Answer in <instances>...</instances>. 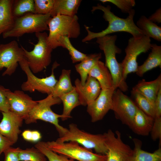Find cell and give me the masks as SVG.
I'll list each match as a JSON object with an SVG mask.
<instances>
[{
  "mask_svg": "<svg viewBox=\"0 0 161 161\" xmlns=\"http://www.w3.org/2000/svg\"><path fill=\"white\" fill-rule=\"evenodd\" d=\"M99 10L103 13V17L108 22V25L105 30L99 32H94L89 30V27L84 25L87 34L82 40L83 42H86L95 38L109 35L115 32H124L131 34L133 37H138L144 35L143 32L135 24L134 17L135 10L132 9L129 13L128 16L125 18H122L115 15L111 11L109 5L106 7L98 4L96 6L92 7V12Z\"/></svg>",
  "mask_w": 161,
  "mask_h": 161,
  "instance_id": "obj_1",
  "label": "cell"
},
{
  "mask_svg": "<svg viewBox=\"0 0 161 161\" xmlns=\"http://www.w3.org/2000/svg\"><path fill=\"white\" fill-rule=\"evenodd\" d=\"M116 35H106L96 38V42L100 49L104 52L106 66L112 76L113 87L115 89H118L123 92L128 90L126 83L123 77V68L121 63H119L116 57V54H120L122 51L115 45Z\"/></svg>",
  "mask_w": 161,
  "mask_h": 161,
  "instance_id": "obj_2",
  "label": "cell"
},
{
  "mask_svg": "<svg viewBox=\"0 0 161 161\" xmlns=\"http://www.w3.org/2000/svg\"><path fill=\"white\" fill-rule=\"evenodd\" d=\"M78 20L76 15L69 16L58 14L50 18L48 23L49 33L47 42L53 49L61 47L60 40L63 37L69 38L79 37L80 29Z\"/></svg>",
  "mask_w": 161,
  "mask_h": 161,
  "instance_id": "obj_3",
  "label": "cell"
},
{
  "mask_svg": "<svg viewBox=\"0 0 161 161\" xmlns=\"http://www.w3.org/2000/svg\"><path fill=\"white\" fill-rule=\"evenodd\" d=\"M106 136L103 134H94L80 129L75 124L70 123L69 129L55 141L59 143L74 141L86 148L93 149L96 153L106 155L107 148Z\"/></svg>",
  "mask_w": 161,
  "mask_h": 161,
  "instance_id": "obj_4",
  "label": "cell"
},
{
  "mask_svg": "<svg viewBox=\"0 0 161 161\" xmlns=\"http://www.w3.org/2000/svg\"><path fill=\"white\" fill-rule=\"evenodd\" d=\"M51 17L50 14L42 15L28 13L16 18L12 27L2 34L3 38H18L26 33L49 31L48 23Z\"/></svg>",
  "mask_w": 161,
  "mask_h": 161,
  "instance_id": "obj_5",
  "label": "cell"
},
{
  "mask_svg": "<svg viewBox=\"0 0 161 161\" xmlns=\"http://www.w3.org/2000/svg\"><path fill=\"white\" fill-rule=\"evenodd\" d=\"M38 42L33 44L34 47L28 51L21 46L24 52V57L33 73L36 74L46 69L51 62V53L53 49L47 42L48 35L45 32L35 33Z\"/></svg>",
  "mask_w": 161,
  "mask_h": 161,
  "instance_id": "obj_6",
  "label": "cell"
},
{
  "mask_svg": "<svg viewBox=\"0 0 161 161\" xmlns=\"http://www.w3.org/2000/svg\"><path fill=\"white\" fill-rule=\"evenodd\" d=\"M61 103L58 97H54L52 94L48 95L45 98L38 100L36 104L30 111L24 120L27 124L36 123L38 120H41L53 124L58 131L59 137L62 135L67 130L59 123L58 119L62 117L61 114L54 112L51 107Z\"/></svg>",
  "mask_w": 161,
  "mask_h": 161,
  "instance_id": "obj_7",
  "label": "cell"
},
{
  "mask_svg": "<svg viewBox=\"0 0 161 161\" xmlns=\"http://www.w3.org/2000/svg\"><path fill=\"white\" fill-rule=\"evenodd\" d=\"M18 64L26 74L27 80L21 85L23 91L32 92L36 90L48 95L52 94L54 87L57 81L54 74V70L59 64L56 61L52 65L51 75L44 78H40L34 75L30 69L26 59L24 57L18 62Z\"/></svg>",
  "mask_w": 161,
  "mask_h": 161,
  "instance_id": "obj_8",
  "label": "cell"
},
{
  "mask_svg": "<svg viewBox=\"0 0 161 161\" xmlns=\"http://www.w3.org/2000/svg\"><path fill=\"white\" fill-rule=\"evenodd\" d=\"M53 151L78 161H106V155L93 153L91 149L80 145L74 141L59 143L55 141L46 142Z\"/></svg>",
  "mask_w": 161,
  "mask_h": 161,
  "instance_id": "obj_9",
  "label": "cell"
},
{
  "mask_svg": "<svg viewBox=\"0 0 161 161\" xmlns=\"http://www.w3.org/2000/svg\"><path fill=\"white\" fill-rule=\"evenodd\" d=\"M151 44L150 38L144 35L138 37H132L129 39L125 49L126 56L121 63L123 77L125 81L129 74L137 72L138 66L137 62L138 56L151 49Z\"/></svg>",
  "mask_w": 161,
  "mask_h": 161,
  "instance_id": "obj_10",
  "label": "cell"
},
{
  "mask_svg": "<svg viewBox=\"0 0 161 161\" xmlns=\"http://www.w3.org/2000/svg\"><path fill=\"white\" fill-rule=\"evenodd\" d=\"M111 110L116 118L130 127L138 107L135 103L118 89L114 91Z\"/></svg>",
  "mask_w": 161,
  "mask_h": 161,
  "instance_id": "obj_11",
  "label": "cell"
},
{
  "mask_svg": "<svg viewBox=\"0 0 161 161\" xmlns=\"http://www.w3.org/2000/svg\"><path fill=\"white\" fill-rule=\"evenodd\" d=\"M24 57L23 49L16 41L0 44V71L6 68L2 75L10 76L14 73L18 62Z\"/></svg>",
  "mask_w": 161,
  "mask_h": 161,
  "instance_id": "obj_12",
  "label": "cell"
},
{
  "mask_svg": "<svg viewBox=\"0 0 161 161\" xmlns=\"http://www.w3.org/2000/svg\"><path fill=\"white\" fill-rule=\"evenodd\" d=\"M4 93L9 103L10 111L24 120L38 101L33 100L23 91L17 90L13 92L6 89Z\"/></svg>",
  "mask_w": 161,
  "mask_h": 161,
  "instance_id": "obj_13",
  "label": "cell"
},
{
  "mask_svg": "<svg viewBox=\"0 0 161 161\" xmlns=\"http://www.w3.org/2000/svg\"><path fill=\"white\" fill-rule=\"evenodd\" d=\"M115 90L114 87L101 89L96 99L87 106V112L92 122L102 120L109 111L111 110L112 97Z\"/></svg>",
  "mask_w": 161,
  "mask_h": 161,
  "instance_id": "obj_14",
  "label": "cell"
},
{
  "mask_svg": "<svg viewBox=\"0 0 161 161\" xmlns=\"http://www.w3.org/2000/svg\"><path fill=\"white\" fill-rule=\"evenodd\" d=\"M1 113L3 117L0 122V133L14 144L21 132L20 128L24 120L10 111Z\"/></svg>",
  "mask_w": 161,
  "mask_h": 161,
  "instance_id": "obj_15",
  "label": "cell"
},
{
  "mask_svg": "<svg viewBox=\"0 0 161 161\" xmlns=\"http://www.w3.org/2000/svg\"><path fill=\"white\" fill-rule=\"evenodd\" d=\"M75 88L77 92L81 105L87 106L98 97L101 91L100 84L95 78L88 76L85 84L77 78L75 81Z\"/></svg>",
  "mask_w": 161,
  "mask_h": 161,
  "instance_id": "obj_16",
  "label": "cell"
},
{
  "mask_svg": "<svg viewBox=\"0 0 161 161\" xmlns=\"http://www.w3.org/2000/svg\"><path fill=\"white\" fill-rule=\"evenodd\" d=\"M133 141L134 148L123 161H161V147L153 152H149L142 149V143L140 140L134 138Z\"/></svg>",
  "mask_w": 161,
  "mask_h": 161,
  "instance_id": "obj_17",
  "label": "cell"
},
{
  "mask_svg": "<svg viewBox=\"0 0 161 161\" xmlns=\"http://www.w3.org/2000/svg\"><path fill=\"white\" fill-rule=\"evenodd\" d=\"M154 119L138 108L130 128L138 135L148 136L150 133Z\"/></svg>",
  "mask_w": 161,
  "mask_h": 161,
  "instance_id": "obj_18",
  "label": "cell"
},
{
  "mask_svg": "<svg viewBox=\"0 0 161 161\" xmlns=\"http://www.w3.org/2000/svg\"><path fill=\"white\" fill-rule=\"evenodd\" d=\"M161 88V74L155 80L146 81L144 80L140 81L133 88L132 91L139 93L146 98L153 104L158 91Z\"/></svg>",
  "mask_w": 161,
  "mask_h": 161,
  "instance_id": "obj_19",
  "label": "cell"
},
{
  "mask_svg": "<svg viewBox=\"0 0 161 161\" xmlns=\"http://www.w3.org/2000/svg\"><path fill=\"white\" fill-rule=\"evenodd\" d=\"M88 76L94 78L97 80L101 89L113 87L111 74L104 63L100 60L90 71Z\"/></svg>",
  "mask_w": 161,
  "mask_h": 161,
  "instance_id": "obj_20",
  "label": "cell"
},
{
  "mask_svg": "<svg viewBox=\"0 0 161 161\" xmlns=\"http://www.w3.org/2000/svg\"><path fill=\"white\" fill-rule=\"evenodd\" d=\"M14 0H0V35L10 30L14 23L12 7Z\"/></svg>",
  "mask_w": 161,
  "mask_h": 161,
  "instance_id": "obj_21",
  "label": "cell"
},
{
  "mask_svg": "<svg viewBox=\"0 0 161 161\" xmlns=\"http://www.w3.org/2000/svg\"><path fill=\"white\" fill-rule=\"evenodd\" d=\"M151 51L143 63L138 66L137 75L142 77L146 72L154 68L161 66V46L151 44Z\"/></svg>",
  "mask_w": 161,
  "mask_h": 161,
  "instance_id": "obj_22",
  "label": "cell"
},
{
  "mask_svg": "<svg viewBox=\"0 0 161 161\" xmlns=\"http://www.w3.org/2000/svg\"><path fill=\"white\" fill-rule=\"evenodd\" d=\"M81 0H55L51 17L58 14L72 16L76 15Z\"/></svg>",
  "mask_w": 161,
  "mask_h": 161,
  "instance_id": "obj_23",
  "label": "cell"
},
{
  "mask_svg": "<svg viewBox=\"0 0 161 161\" xmlns=\"http://www.w3.org/2000/svg\"><path fill=\"white\" fill-rule=\"evenodd\" d=\"M101 57V53L88 55L80 63L75 65V69L80 75V80L82 85L85 83L90 71L100 61Z\"/></svg>",
  "mask_w": 161,
  "mask_h": 161,
  "instance_id": "obj_24",
  "label": "cell"
},
{
  "mask_svg": "<svg viewBox=\"0 0 161 161\" xmlns=\"http://www.w3.org/2000/svg\"><path fill=\"white\" fill-rule=\"evenodd\" d=\"M59 97L63 104V111L61 114L62 117L61 119L64 121L71 118V114L72 110L81 104L78 94L75 87L71 91L63 94Z\"/></svg>",
  "mask_w": 161,
  "mask_h": 161,
  "instance_id": "obj_25",
  "label": "cell"
},
{
  "mask_svg": "<svg viewBox=\"0 0 161 161\" xmlns=\"http://www.w3.org/2000/svg\"><path fill=\"white\" fill-rule=\"evenodd\" d=\"M144 35L159 42L161 41V27L150 21L145 16L142 15L136 24Z\"/></svg>",
  "mask_w": 161,
  "mask_h": 161,
  "instance_id": "obj_26",
  "label": "cell"
},
{
  "mask_svg": "<svg viewBox=\"0 0 161 161\" xmlns=\"http://www.w3.org/2000/svg\"><path fill=\"white\" fill-rule=\"evenodd\" d=\"M71 70L63 69L56 83L52 95L54 97H58L61 95L68 93L74 88L71 81Z\"/></svg>",
  "mask_w": 161,
  "mask_h": 161,
  "instance_id": "obj_27",
  "label": "cell"
},
{
  "mask_svg": "<svg viewBox=\"0 0 161 161\" xmlns=\"http://www.w3.org/2000/svg\"><path fill=\"white\" fill-rule=\"evenodd\" d=\"M12 12L15 18L28 13H35L34 0H14Z\"/></svg>",
  "mask_w": 161,
  "mask_h": 161,
  "instance_id": "obj_28",
  "label": "cell"
},
{
  "mask_svg": "<svg viewBox=\"0 0 161 161\" xmlns=\"http://www.w3.org/2000/svg\"><path fill=\"white\" fill-rule=\"evenodd\" d=\"M19 157L20 161H48L44 154L35 147L20 148Z\"/></svg>",
  "mask_w": 161,
  "mask_h": 161,
  "instance_id": "obj_29",
  "label": "cell"
},
{
  "mask_svg": "<svg viewBox=\"0 0 161 161\" xmlns=\"http://www.w3.org/2000/svg\"><path fill=\"white\" fill-rule=\"evenodd\" d=\"M135 103L139 109L146 114L155 118L154 106L146 98L141 94L132 91Z\"/></svg>",
  "mask_w": 161,
  "mask_h": 161,
  "instance_id": "obj_30",
  "label": "cell"
},
{
  "mask_svg": "<svg viewBox=\"0 0 161 161\" xmlns=\"http://www.w3.org/2000/svg\"><path fill=\"white\" fill-rule=\"evenodd\" d=\"M35 147L44 154L48 161H75L65 155L53 151L48 147L46 142H38L35 145Z\"/></svg>",
  "mask_w": 161,
  "mask_h": 161,
  "instance_id": "obj_31",
  "label": "cell"
},
{
  "mask_svg": "<svg viewBox=\"0 0 161 161\" xmlns=\"http://www.w3.org/2000/svg\"><path fill=\"white\" fill-rule=\"evenodd\" d=\"M60 43L61 47L66 49L69 52L73 63L81 62L87 57V55L78 51L73 46L68 37H61L60 40Z\"/></svg>",
  "mask_w": 161,
  "mask_h": 161,
  "instance_id": "obj_32",
  "label": "cell"
},
{
  "mask_svg": "<svg viewBox=\"0 0 161 161\" xmlns=\"http://www.w3.org/2000/svg\"><path fill=\"white\" fill-rule=\"evenodd\" d=\"M55 2V0H34L35 13L42 15L50 14Z\"/></svg>",
  "mask_w": 161,
  "mask_h": 161,
  "instance_id": "obj_33",
  "label": "cell"
},
{
  "mask_svg": "<svg viewBox=\"0 0 161 161\" xmlns=\"http://www.w3.org/2000/svg\"><path fill=\"white\" fill-rule=\"evenodd\" d=\"M104 3L110 2L116 6L124 13H129L135 5L134 0H100Z\"/></svg>",
  "mask_w": 161,
  "mask_h": 161,
  "instance_id": "obj_34",
  "label": "cell"
},
{
  "mask_svg": "<svg viewBox=\"0 0 161 161\" xmlns=\"http://www.w3.org/2000/svg\"><path fill=\"white\" fill-rule=\"evenodd\" d=\"M150 133L153 140H159V147H160L161 145V117L154 118Z\"/></svg>",
  "mask_w": 161,
  "mask_h": 161,
  "instance_id": "obj_35",
  "label": "cell"
},
{
  "mask_svg": "<svg viewBox=\"0 0 161 161\" xmlns=\"http://www.w3.org/2000/svg\"><path fill=\"white\" fill-rule=\"evenodd\" d=\"M20 148L9 147L3 152L5 156L4 161H20L19 152Z\"/></svg>",
  "mask_w": 161,
  "mask_h": 161,
  "instance_id": "obj_36",
  "label": "cell"
},
{
  "mask_svg": "<svg viewBox=\"0 0 161 161\" xmlns=\"http://www.w3.org/2000/svg\"><path fill=\"white\" fill-rule=\"evenodd\" d=\"M22 136L25 140L33 142H38L42 137L41 134L39 131L29 130L23 131L22 134Z\"/></svg>",
  "mask_w": 161,
  "mask_h": 161,
  "instance_id": "obj_37",
  "label": "cell"
},
{
  "mask_svg": "<svg viewBox=\"0 0 161 161\" xmlns=\"http://www.w3.org/2000/svg\"><path fill=\"white\" fill-rule=\"evenodd\" d=\"M6 88L0 85V112H7L10 111V106L4 92Z\"/></svg>",
  "mask_w": 161,
  "mask_h": 161,
  "instance_id": "obj_38",
  "label": "cell"
},
{
  "mask_svg": "<svg viewBox=\"0 0 161 161\" xmlns=\"http://www.w3.org/2000/svg\"><path fill=\"white\" fill-rule=\"evenodd\" d=\"M155 117H161V88L159 89L154 103Z\"/></svg>",
  "mask_w": 161,
  "mask_h": 161,
  "instance_id": "obj_39",
  "label": "cell"
},
{
  "mask_svg": "<svg viewBox=\"0 0 161 161\" xmlns=\"http://www.w3.org/2000/svg\"><path fill=\"white\" fill-rule=\"evenodd\" d=\"M13 144L0 133V156L2 153Z\"/></svg>",
  "mask_w": 161,
  "mask_h": 161,
  "instance_id": "obj_40",
  "label": "cell"
},
{
  "mask_svg": "<svg viewBox=\"0 0 161 161\" xmlns=\"http://www.w3.org/2000/svg\"><path fill=\"white\" fill-rule=\"evenodd\" d=\"M148 19L152 22L155 23H161V8L160 7L157 9L156 11L150 16Z\"/></svg>",
  "mask_w": 161,
  "mask_h": 161,
  "instance_id": "obj_41",
  "label": "cell"
}]
</instances>
